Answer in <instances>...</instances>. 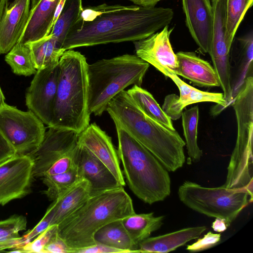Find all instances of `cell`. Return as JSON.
I'll return each instance as SVG.
<instances>
[{
	"label": "cell",
	"mask_w": 253,
	"mask_h": 253,
	"mask_svg": "<svg viewBox=\"0 0 253 253\" xmlns=\"http://www.w3.org/2000/svg\"><path fill=\"white\" fill-rule=\"evenodd\" d=\"M31 0H13L0 19V54L8 53L20 38L27 25Z\"/></svg>",
	"instance_id": "18"
},
{
	"label": "cell",
	"mask_w": 253,
	"mask_h": 253,
	"mask_svg": "<svg viewBox=\"0 0 253 253\" xmlns=\"http://www.w3.org/2000/svg\"><path fill=\"white\" fill-rule=\"evenodd\" d=\"M59 64L38 70L26 93V105L44 124H52L59 75Z\"/></svg>",
	"instance_id": "10"
},
{
	"label": "cell",
	"mask_w": 253,
	"mask_h": 253,
	"mask_svg": "<svg viewBox=\"0 0 253 253\" xmlns=\"http://www.w3.org/2000/svg\"><path fill=\"white\" fill-rule=\"evenodd\" d=\"M253 3V0H227L225 40L230 48L239 26Z\"/></svg>",
	"instance_id": "32"
},
{
	"label": "cell",
	"mask_w": 253,
	"mask_h": 253,
	"mask_svg": "<svg viewBox=\"0 0 253 253\" xmlns=\"http://www.w3.org/2000/svg\"><path fill=\"white\" fill-rule=\"evenodd\" d=\"M135 213L132 201L124 187L90 196L58 225V235L71 249L96 244L94 235L105 224Z\"/></svg>",
	"instance_id": "3"
},
{
	"label": "cell",
	"mask_w": 253,
	"mask_h": 253,
	"mask_svg": "<svg viewBox=\"0 0 253 253\" xmlns=\"http://www.w3.org/2000/svg\"><path fill=\"white\" fill-rule=\"evenodd\" d=\"M44 139L36 152L33 176L42 177L55 163L75 152L79 144L80 133L68 129L49 126Z\"/></svg>",
	"instance_id": "12"
},
{
	"label": "cell",
	"mask_w": 253,
	"mask_h": 253,
	"mask_svg": "<svg viewBox=\"0 0 253 253\" xmlns=\"http://www.w3.org/2000/svg\"><path fill=\"white\" fill-rule=\"evenodd\" d=\"M164 217L155 216L153 212L134 213L122 219V221L133 242L138 248L142 241L161 228Z\"/></svg>",
	"instance_id": "25"
},
{
	"label": "cell",
	"mask_w": 253,
	"mask_h": 253,
	"mask_svg": "<svg viewBox=\"0 0 253 253\" xmlns=\"http://www.w3.org/2000/svg\"><path fill=\"white\" fill-rule=\"evenodd\" d=\"M179 90V96L175 94L167 95L164 99L162 109L172 120L179 119L183 110L187 106L199 102H211L217 104L211 110L215 116L226 109L223 93L204 91L188 85L180 79L175 83Z\"/></svg>",
	"instance_id": "16"
},
{
	"label": "cell",
	"mask_w": 253,
	"mask_h": 253,
	"mask_svg": "<svg viewBox=\"0 0 253 253\" xmlns=\"http://www.w3.org/2000/svg\"><path fill=\"white\" fill-rule=\"evenodd\" d=\"M47 189L43 194L54 201L69 189L80 179L76 167L63 173L44 175L41 177Z\"/></svg>",
	"instance_id": "31"
},
{
	"label": "cell",
	"mask_w": 253,
	"mask_h": 253,
	"mask_svg": "<svg viewBox=\"0 0 253 253\" xmlns=\"http://www.w3.org/2000/svg\"><path fill=\"white\" fill-rule=\"evenodd\" d=\"M177 193L186 207L209 217L222 219L227 227L253 202L246 188L230 189L223 185L207 187L187 180L179 187Z\"/></svg>",
	"instance_id": "7"
},
{
	"label": "cell",
	"mask_w": 253,
	"mask_h": 253,
	"mask_svg": "<svg viewBox=\"0 0 253 253\" xmlns=\"http://www.w3.org/2000/svg\"><path fill=\"white\" fill-rule=\"evenodd\" d=\"M82 8V0H66L60 15L49 33L62 47L69 30L78 19Z\"/></svg>",
	"instance_id": "29"
},
{
	"label": "cell",
	"mask_w": 253,
	"mask_h": 253,
	"mask_svg": "<svg viewBox=\"0 0 253 253\" xmlns=\"http://www.w3.org/2000/svg\"><path fill=\"white\" fill-rule=\"evenodd\" d=\"M5 104L6 103L5 102V97L0 86V110L4 106Z\"/></svg>",
	"instance_id": "44"
},
{
	"label": "cell",
	"mask_w": 253,
	"mask_h": 253,
	"mask_svg": "<svg viewBox=\"0 0 253 253\" xmlns=\"http://www.w3.org/2000/svg\"><path fill=\"white\" fill-rule=\"evenodd\" d=\"M227 0H212L213 22L209 54L223 90L226 108L233 101L230 83L229 55L230 48L225 40Z\"/></svg>",
	"instance_id": "9"
},
{
	"label": "cell",
	"mask_w": 253,
	"mask_h": 253,
	"mask_svg": "<svg viewBox=\"0 0 253 253\" xmlns=\"http://www.w3.org/2000/svg\"><path fill=\"white\" fill-rule=\"evenodd\" d=\"M113 121L118 139V155L129 188L149 205L165 200L171 192L168 170L150 151Z\"/></svg>",
	"instance_id": "5"
},
{
	"label": "cell",
	"mask_w": 253,
	"mask_h": 253,
	"mask_svg": "<svg viewBox=\"0 0 253 253\" xmlns=\"http://www.w3.org/2000/svg\"><path fill=\"white\" fill-rule=\"evenodd\" d=\"M52 218L51 212L47 209L40 222L32 229L27 231L23 237L28 242L31 241L51 225Z\"/></svg>",
	"instance_id": "36"
},
{
	"label": "cell",
	"mask_w": 253,
	"mask_h": 253,
	"mask_svg": "<svg viewBox=\"0 0 253 253\" xmlns=\"http://www.w3.org/2000/svg\"><path fill=\"white\" fill-rule=\"evenodd\" d=\"M207 228L205 226L190 227L148 237L139 244L138 250L139 253H167L199 238Z\"/></svg>",
	"instance_id": "22"
},
{
	"label": "cell",
	"mask_w": 253,
	"mask_h": 253,
	"mask_svg": "<svg viewBox=\"0 0 253 253\" xmlns=\"http://www.w3.org/2000/svg\"><path fill=\"white\" fill-rule=\"evenodd\" d=\"M15 155V149L0 131V163Z\"/></svg>",
	"instance_id": "39"
},
{
	"label": "cell",
	"mask_w": 253,
	"mask_h": 253,
	"mask_svg": "<svg viewBox=\"0 0 253 253\" xmlns=\"http://www.w3.org/2000/svg\"><path fill=\"white\" fill-rule=\"evenodd\" d=\"M127 92L135 104L145 115L170 130H175L171 120L149 92L136 85H133Z\"/></svg>",
	"instance_id": "26"
},
{
	"label": "cell",
	"mask_w": 253,
	"mask_h": 253,
	"mask_svg": "<svg viewBox=\"0 0 253 253\" xmlns=\"http://www.w3.org/2000/svg\"><path fill=\"white\" fill-rule=\"evenodd\" d=\"M34 167L30 155H15L0 163V205L29 193Z\"/></svg>",
	"instance_id": "11"
},
{
	"label": "cell",
	"mask_w": 253,
	"mask_h": 253,
	"mask_svg": "<svg viewBox=\"0 0 253 253\" xmlns=\"http://www.w3.org/2000/svg\"><path fill=\"white\" fill-rule=\"evenodd\" d=\"M29 242L22 237L9 238L0 241V252L4 250L20 248Z\"/></svg>",
	"instance_id": "40"
},
{
	"label": "cell",
	"mask_w": 253,
	"mask_h": 253,
	"mask_svg": "<svg viewBox=\"0 0 253 253\" xmlns=\"http://www.w3.org/2000/svg\"><path fill=\"white\" fill-rule=\"evenodd\" d=\"M253 33L234 39L229 55L230 83L233 99L246 78L253 76Z\"/></svg>",
	"instance_id": "19"
},
{
	"label": "cell",
	"mask_w": 253,
	"mask_h": 253,
	"mask_svg": "<svg viewBox=\"0 0 253 253\" xmlns=\"http://www.w3.org/2000/svg\"><path fill=\"white\" fill-rule=\"evenodd\" d=\"M215 218L211 225V227L213 230L218 232H222L225 231L227 227L225 221L219 218Z\"/></svg>",
	"instance_id": "41"
},
{
	"label": "cell",
	"mask_w": 253,
	"mask_h": 253,
	"mask_svg": "<svg viewBox=\"0 0 253 253\" xmlns=\"http://www.w3.org/2000/svg\"><path fill=\"white\" fill-rule=\"evenodd\" d=\"M27 221L23 215H14L0 221V241L9 238L20 237L19 232L26 229Z\"/></svg>",
	"instance_id": "34"
},
{
	"label": "cell",
	"mask_w": 253,
	"mask_h": 253,
	"mask_svg": "<svg viewBox=\"0 0 253 253\" xmlns=\"http://www.w3.org/2000/svg\"><path fill=\"white\" fill-rule=\"evenodd\" d=\"M5 61L10 66L13 72L18 75L29 76L35 75L37 71L27 43H16L7 53Z\"/></svg>",
	"instance_id": "30"
},
{
	"label": "cell",
	"mask_w": 253,
	"mask_h": 253,
	"mask_svg": "<svg viewBox=\"0 0 253 253\" xmlns=\"http://www.w3.org/2000/svg\"><path fill=\"white\" fill-rule=\"evenodd\" d=\"M58 235V225L49 226L44 231L38 235L32 241L24 246L11 250L10 253H42L44 247Z\"/></svg>",
	"instance_id": "33"
},
{
	"label": "cell",
	"mask_w": 253,
	"mask_h": 253,
	"mask_svg": "<svg viewBox=\"0 0 253 253\" xmlns=\"http://www.w3.org/2000/svg\"><path fill=\"white\" fill-rule=\"evenodd\" d=\"M8 0H0V19L2 15L6 6L8 4Z\"/></svg>",
	"instance_id": "43"
},
{
	"label": "cell",
	"mask_w": 253,
	"mask_h": 253,
	"mask_svg": "<svg viewBox=\"0 0 253 253\" xmlns=\"http://www.w3.org/2000/svg\"><path fill=\"white\" fill-rule=\"evenodd\" d=\"M0 131L16 155L32 156L41 145L45 128L32 111H23L6 104L0 110Z\"/></svg>",
	"instance_id": "8"
},
{
	"label": "cell",
	"mask_w": 253,
	"mask_h": 253,
	"mask_svg": "<svg viewBox=\"0 0 253 253\" xmlns=\"http://www.w3.org/2000/svg\"><path fill=\"white\" fill-rule=\"evenodd\" d=\"M181 117L188 159L194 163L198 162L203 155L202 150L200 149L197 143L199 118L198 106H194L182 112Z\"/></svg>",
	"instance_id": "28"
},
{
	"label": "cell",
	"mask_w": 253,
	"mask_h": 253,
	"mask_svg": "<svg viewBox=\"0 0 253 253\" xmlns=\"http://www.w3.org/2000/svg\"><path fill=\"white\" fill-rule=\"evenodd\" d=\"M172 31L167 25L160 32L133 42L136 55L171 80L177 76L175 72L178 66L169 40Z\"/></svg>",
	"instance_id": "13"
},
{
	"label": "cell",
	"mask_w": 253,
	"mask_h": 253,
	"mask_svg": "<svg viewBox=\"0 0 253 253\" xmlns=\"http://www.w3.org/2000/svg\"><path fill=\"white\" fill-rule=\"evenodd\" d=\"M170 8L102 4L82 8L64 41L65 50L144 39L169 25Z\"/></svg>",
	"instance_id": "1"
},
{
	"label": "cell",
	"mask_w": 253,
	"mask_h": 253,
	"mask_svg": "<svg viewBox=\"0 0 253 253\" xmlns=\"http://www.w3.org/2000/svg\"><path fill=\"white\" fill-rule=\"evenodd\" d=\"M59 1L39 0L31 8L27 25L17 42L28 43L48 35L51 31L54 15Z\"/></svg>",
	"instance_id": "21"
},
{
	"label": "cell",
	"mask_w": 253,
	"mask_h": 253,
	"mask_svg": "<svg viewBox=\"0 0 253 253\" xmlns=\"http://www.w3.org/2000/svg\"><path fill=\"white\" fill-rule=\"evenodd\" d=\"M221 234L209 231L203 238L193 244L187 245L186 250L190 252H198L211 248L220 241Z\"/></svg>",
	"instance_id": "35"
},
{
	"label": "cell",
	"mask_w": 253,
	"mask_h": 253,
	"mask_svg": "<svg viewBox=\"0 0 253 253\" xmlns=\"http://www.w3.org/2000/svg\"><path fill=\"white\" fill-rule=\"evenodd\" d=\"M106 111L132 137L150 151L168 171L174 172L185 162V141L170 130L145 115L123 90L109 102Z\"/></svg>",
	"instance_id": "2"
},
{
	"label": "cell",
	"mask_w": 253,
	"mask_h": 253,
	"mask_svg": "<svg viewBox=\"0 0 253 253\" xmlns=\"http://www.w3.org/2000/svg\"><path fill=\"white\" fill-rule=\"evenodd\" d=\"M133 2L135 5L152 7H155L156 5L160 1L164 0H129Z\"/></svg>",
	"instance_id": "42"
},
{
	"label": "cell",
	"mask_w": 253,
	"mask_h": 253,
	"mask_svg": "<svg viewBox=\"0 0 253 253\" xmlns=\"http://www.w3.org/2000/svg\"><path fill=\"white\" fill-rule=\"evenodd\" d=\"M59 64V75L50 126L80 133L88 126L90 121L88 64L84 55L71 49L63 53Z\"/></svg>",
	"instance_id": "4"
},
{
	"label": "cell",
	"mask_w": 253,
	"mask_h": 253,
	"mask_svg": "<svg viewBox=\"0 0 253 253\" xmlns=\"http://www.w3.org/2000/svg\"><path fill=\"white\" fill-rule=\"evenodd\" d=\"M90 197L89 184L85 179H79L69 189L57 198L49 206L52 225H58L77 210Z\"/></svg>",
	"instance_id": "23"
},
{
	"label": "cell",
	"mask_w": 253,
	"mask_h": 253,
	"mask_svg": "<svg viewBox=\"0 0 253 253\" xmlns=\"http://www.w3.org/2000/svg\"><path fill=\"white\" fill-rule=\"evenodd\" d=\"M27 43L37 70L58 63L66 51L50 34Z\"/></svg>",
	"instance_id": "27"
},
{
	"label": "cell",
	"mask_w": 253,
	"mask_h": 253,
	"mask_svg": "<svg viewBox=\"0 0 253 253\" xmlns=\"http://www.w3.org/2000/svg\"><path fill=\"white\" fill-rule=\"evenodd\" d=\"M186 25L203 53L210 51L213 22L210 0H181Z\"/></svg>",
	"instance_id": "15"
},
{
	"label": "cell",
	"mask_w": 253,
	"mask_h": 253,
	"mask_svg": "<svg viewBox=\"0 0 253 253\" xmlns=\"http://www.w3.org/2000/svg\"><path fill=\"white\" fill-rule=\"evenodd\" d=\"M39 1V0H31V8L33 7Z\"/></svg>",
	"instance_id": "45"
},
{
	"label": "cell",
	"mask_w": 253,
	"mask_h": 253,
	"mask_svg": "<svg viewBox=\"0 0 253 253\" xmlns=\"http://www.w3.org/2000/svg\"><path fill=\"white\" fill-rule=\"evenodd\" d=\"M177 68L175 74L190 80L199 87L220 86L213 66L194 52L179 51L176 53Z\"/></svg>",
	"instance_id": "20"
},
{
	"label": "cell",
	"mask_w": 253,
	"mask_h": 253,
	"mask_svg": "<svg viewBox=\"0 0 253 253\" xmlns=\"http://www.w3.org/2000/svg\"><path fill=\"white\" fill-rule=\"evenodd\" d=\"M78 141L107 167L122 186H125L117 151L104 131L95 123L91 124L80 133Z\"/></svg>",
	"instance_id": "17"
},
{
	"label": "cell",
	"mask_w": 253,
	"mask_h": 253,
	"mask_svg": "<svg viewBox=\"0 0 253 253\" xmlns=\"http://www.w3.org/2000/svg\"><path fill=\"white\" fill-rule=\"evenodd\" d=\"M75 165L80 179L89 184V196L122 186L107 167L84 146L78 144Z\"/></svg>",
	"instance_id": "14"
},
{
	"label": "cell",
	"mask_w": 253,
	"mask_h": 253,
	"mask_svg": "<svg viewBox=\"0 0 253 253\" xmlns=\"http://www.w3.org/2000/svg\"><path fill=\"white\" fill-rule=\"evenodd\" d=\"M96 243L126 251L139 253L124 226L122 219L111 221L100 228L94 235Z\"/></svg>",
	"instance_id": "24"
},
{
	"label": "cell",
	"mask_w": 253,
	"mask_h": 253,
	"mask_svg": "<svg viewBox=\"0 0 253 253\" xmlns=\"http://www.w3.org/2000/svg\"><path fill=\"white\" fill-rule=\"evenodd\" d=\"M71 249L58 235L43 248L42 253H71Z\"/></svg>",
	"instance_id": "37"
},
{
	"label": "cell",
	"mask_w": 253,
	"mask_h": 253,
	"mask_svg": "<svg viewBox=\"0 0 253 253\" xmlns=\"http://www.w3.org/2000/svg\"><path fill=\"white\" fill-rule=\"evenodd\" d=\"M149 64L136 55L126 54L88 64V107L100 116L115 95L130 85H141Z\"/></svg>",
	"instance_id": "6"
},
{
	"label": "cell",
	"mask_w": 253,
	"mask_h": 253,
	"mask_svg": "<svg viewBox=\"0 0 253 253\" xmlns=\"http://www.w3.org/2000/svg\"><path fill=\"white\" fill-rule=\"evenodd\" d=\"M128 253L122 250L110 247L101 244L96 243L95 245L82 248L74 250L72 253Z\"/></svg>",
	"instance_id": "38"
}]
</instances>
